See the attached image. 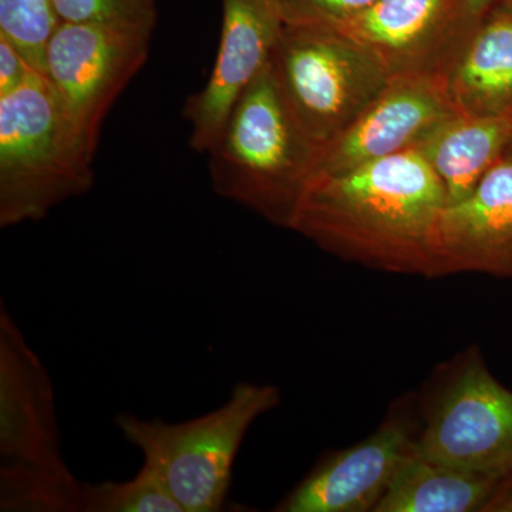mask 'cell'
I'll return each instance as SVG.
<instances>
[{
  "label": "cell",
  "instance_id": "20",
  "mask_svg": "<svg viewBox=\"0 0 512 512\" xmlns=\"http://www.w3.org/2000/svg\"><path fill=\"white\" fill-rule=\"evenodd\" d=\"M59 22L113 23L153 30L157 0H52Z\"/></svg>",
  "mask_w": 512,
  "mask_h": 512
},
{
  "label": "cell",
  "instance_id": "25",
  "mask_svg": "<svg viewBox=\"0 0 512 512\" xmlns=\"http://www.w3.org/2000/svg\"><path fill=\"white\" fill-rule=\"evenodd\" d=\"M510 153H512V147H511Z\"/></svg>",
  "mask_w": 512,
  "mask_h": 512
},
{
  "label": "cell",
  "instance_id": "21",
  "mask_svg": "<svg viewBox=\"0 0 512 512\" xmlns=\"http://www.w3.org/2000/svg\"><path fill=\"white\" fill-rule=\"evenodd\" d=\"M377 0H279L285 23L338 25L376 3Z\"/></svg>",
  "mask_w": 512,
  "mask_h": 512
},
{
  "label": "cell",
  "instance_id": "10",
  "mask_svg": "<svg viewBox=\"0 0 512 512\" xmlns=\"http://www.w3.org/2000/svg\"><path fill=\"white\" fill-rule=\"evenodd\" d=\"M457 116L443 76H394L365 113L320 151L315 175L342 173L419 148Z\"/></svg>",
  "mask_w": 512,
  "mask_h": 512
},
{
  "label": "cell",
  "instance_id": "7",
  "mask_svg": "<svg viewBox=\"0 0 512 512\" xmlns=\"http://www.w3.org/2000/svg\"><path fill=\"white\" fill-rule=\"evenodd\" d=\"M416 451L474 473H512V392L470 356L437 400Z\"/></svg>",
  "mask_w": 512,
  "mask_h": 512
},
{
  "label": "cell",
  "instance_id": "24",
  "mask_svg": "<svg viewBox=\"0 0 512 512\" xmlns=\"http://www.w3.org/2000/svg\"><path fill=\"white\" fill-rule=\"evenodd\" d=\"M484 512H512V473L501 478Z\"/></svg>",
  "mask_w": 512,
  "mask_h": 512
},
{
  "label": "cell",
  "instance_id": "9",
  "mask_svg": "<svg viewBox=\"0 0 512 512\" xmlns=\"http://www.w3.org/2000/svg\"><path fill=\"white\" fill-rule=\"evenodd\" d=\"M220 46L208 82L187 100L190 146L207 154L235 104L268 66L285 19L279 0H221Z\"/></svg>",
  "mask_w": 512,
  "mask_h": 512
},
{
  "label": "cell",
  "instance_id": "1",
  "mask_svg": "<svg viewBox=\"0 0 512 512\" xmlns=\"http://www.w3.org/2000/svg\"><path fill=\"white\" fill-rule=\"evenodd\" d=\"M447 194L419 148L313 175L292 231L345 261L431 278Z\"/></svg>",
  "mask_w": 512,
  "mask_h": 512
},
{
  "label": "cell",
  "instance_id": "22",
  "mask_svg": "<svg viewBox=\"0 0 512 512\" xmlns=\"http://www.w3.org/2000/svg\"><path fill=\"white\" fill-rule=\"evenodd\" d=\"M35 72L18 47L0 35V97L16 92Z\"/></svg>",
  "mask_w": 512,
  "mask_h": 512
},
{
  "label": "cell",
  "instance_id": "5",
  "mask_svg": "<svg viewBox=\"0 0 512 512\" xmlns=\"http://www.w3.org/2000/svg\"><path fill=\"white\" fill-rule=\"evenodd\" d=\"M271 64L292 113L319 151L342 136L393 79L375 53L320 23H285Z\"/></svg>",
  "mask_w": 512,
  "mask_h": 512
},
{
  "label": "cell",
  "instance_id": "6",
  "mask_svg": "<svg viewBox=\"0 0 512 512\" xmlns=\"http://www.w3.org/2000/svg\"><path fill=\"white\" fill-rule=\"evenodd\" d=\"M151 35L134 26L60 22L47 43L43 74L93 153L111 106L147 62Z\"/></svg>",
  "mask_w": 512,
  "mask_h": 512
},
{
  "label": "cell",
  "instance_id": "18",
  "mask_svg": "<svg viewBox=\"0 0 512 512\" xmlns=\"http://www.w3.org/2000/svg\"><path fill=\"white\" fill-rule=\"evenodd\" d=\"M83 512H184L154 468L144 464L131 480L84 483Z\"/></svg>",
  "mask_w": 512,
  "mask_h": 512
},
{
  "label": "cell",
  "instance_id": "17",
  "mask_svg": "<svg viewBox=\"0 0 512 512\" xmlns=\"http://www.w3.org/2000/svg\"><path fill=\"white\" fill-rule=\"evenodd\" d=\"M84 483L33 468L0 464V511L83 512Z\"/></svg>",
  "mask_w": 512,
  "mask_h": 512
},
{
  "label": "cell",
  "instance_id": "14",
  "mask_svg": "<svg viewBox=\"0 0 512 512\" xmlns=\"http://www.w3.org/2000/svg\"><path fill=\"white\" fill-rule=\"evenodd\" d=\"M444 79L458 116L512 111V9L491 13L474 29Z\"/></svg>",
  "mask_w": 512,
  "mask_h": 512
},
{
  "label": "cell",
  "instance_id": "19",
  "mask_svg": "<svg viewBox=\"0 0 512 512\" xmlns=\"http://www.w3.org/2000/svg\"><path fill=\"white\" fill-rule=\"evenodd\" d=\"M59 23L52 0H0V35L36 72H45L46 46Z\"/></svg>",
  "mask_w": 512,
  "mask_h": 512
},
{
  "label": "cell",
  "instance_id": "15",
  "mask_svg": "<svg viewBox=\"0 0 512 512\" xmlns=\"http://www.w3.org/2000/svg\"><path fill=\"white\" fill-rule=\"evenodd\" d=\"M512 147V111L487 117L457 116L419 147L440 178L447 205L467 198Z\"/></svg>",
  "mask_w": 512,
  "mask_h": 512
},
{
  "label": "cell",
  "instance_id": "13",
  "mask_svg": "<svg viewBox=\"0 0 512 512\" xmlns=\"http://www.w3.org/2000/svg\"><path fill=\"white\" fill-rule=\"evenodd\" d=\"M461 272L512 279V153L467 198L444 208L431 278Z\"/></svg>",
  "mask_w": 512,
  "mask_h": 512
},
{
  "label": "cell",
  "instance_id": "3",
  "mask_svg": "<svg viewBox=\"0 0 512 512\" xmlns=\"http://www.w3.org/2000/svg\"><path fill=\"white\" fill-rule=\"evenodd\" d=\"M93 153L45 74L0 97V227L42 221L94 183Z\"/></svg>",
  "mask_w": 512,
  "mask_h": 512
},
{
  "label": "cell",
  "instance_id": "16",
  "mask_svg": "<svg viewBox=\"0 0 512 512\" xmlns=\"http://www.w3.org/2000/svg\"><path fill=\"white\" fill-rule=\"evenodd\" d=\"M501 478L447 466L414 448L375 512L484 511Z\"/></svg>",
  "mask_w": 512,
  "mask_h": 512
},
{
  "label": "cell",
  "instance_id": "4",
  "mask_svg": "<svg viewBox=\"0 0 512 512\" xmlns=\"http://www.w3.org/2000/svg\"><path fill=\"white\" fill-rule=\"evenodd\" d=\"M281 403L274 384H235L227 402L214 412L184 423L143 420L117 414L124 439L140 450L184 512L221 511L231 485L232 467L252 424Z\"/></svg>",
  "mask_w": 512,
  "mask_h": 512
},
{
  "label": "cell",
  "instance_id": "12",
  "mask_svg": "<svg viewBox=\"0 0 512 512\" xmlns=\"http://www.w3.org/2000/svg\"><path fill=\"white\" fill-rule=\"evenodd\" d=\"M414 448L406 421L387 420L362 443L320 463L275 511L375 512Z\"/></svg>",
  "mask_w": 512,
  "mask_h": 512
},
{
  "label": "cell",
  "instance_id": "11",
  "mask_svg": "<svg viewBox=\"0 0 512 512\" xmlns=\"http://www.w3.org/2000/svg\"><path fill=\"white\" fill-rule=\"evenodd\" d=\"M329 26L375 53L393 77H444L466 42L461 0H377Z\"/></svg>",
  "mask_w": 512,
  "mask_h": 512
},
{
  "label": "cell",
  "instance_id": "2",
  "mask_svg": "<svg viewBox=\"0 0 512 512\" xmlns=\"http://www.w3.org/2000/svg\"><path fill=\"white\" fill-rule=\"evenodd\" d=\"M319 153L292 113L269 62L239 97L207 153L212 187L222 198L291 229Z\"/></svg>",
  "mask_w": 512,
  "mask_h": 512
},
{
  "label": "cell",
  "instance_id": "23",
  "mask_svg": "<svg viewBox=\"0 0 512 512\" xmlns=\"http://www.w3.org/2000/svg\"><path fill=\"white\" fill-rule=\"evenodd\" d=\"M512 9V0H461V22L466 40L491 13Z\"/></svg>",
  "mask_w": 512,
  "mask_h": 512
},
{
  "label": "cell",
  "instance_id": "8",
  "mask_svg": "<svg viewBox=\"0 0 512 512\" xmlns=\"http://www.w3.org/2000/svg\"><path fill=\"white\" fill-rule=\"evenodd\" d=\"M0 457V464L73 476L60 444L52 379L5 302L0 303Z\"/></svg>",
  "mask_w": 512,
  "mask_h": 512
}]
</instances>
